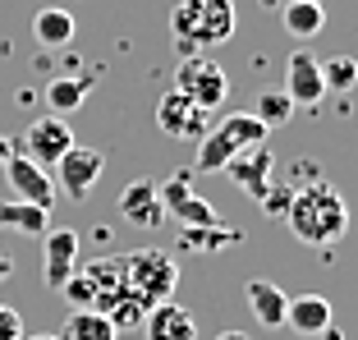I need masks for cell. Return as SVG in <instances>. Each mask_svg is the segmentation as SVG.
I'll return each mask as SVG.
<instances>
[{
  "instance_id": "1",
  "label": "cell",
  "mask_w": 358,
  "mask_h": 340,
  "mask_svg": "<svg viewBox=\"0 0 358 340\" xmlns=\"http://www.w3.org/2000/svg\"><path fill=\"white\" fill-rule=\"evenodd\" d=\"M289 230H294L299 244L308 248H331L336 239L349 234V202L336 184L327 180H313V184H299L294 189V202L285 212Z\"/></svg>"
},
{
  "instance_id": "2",
  "label": "cell",
  "mask_w": 358,
  "mask_h": 340,
  "mask_svg": "<svg viewBox=\"0 0 358 340\" xmlns=\"http://www.w3.org/2000/svg\"><path fill=\"white\" fill-rule=\"evenodd\" d=\"M271 129L253 115V111H230L225 120L207 125V134L198 139V170H225V161L239 157L243 148H257L266 143Z\"/></svg>"
},
{
  "instance_id": "3",
  "label": "cell",
  "mask_w": 358,
  "mask_h": 340,
  "mask_svg": "<svg viewBox=\"0 0 358 340\" xmlns=\"http://www.w3.org/2000/svg\"><path fill=\"white\" fill-rule=\"evenodd\" d=\"M120 267H124V290L143 304V309L166 304V299L175 295V285H179L175 257L161 253V248H134V253L120 257Z\"/></svg>"
},
{
  "instance_id": "4",
  "label": "cell",
  "mask_w": 358,
  "mask_h": 340,
  "mask_svg": "<svg viewBox=\"0 0 358 340\" xmlns=\"http://www.w3.org/2000/svg\"><path fill=\"white\" fill-rule=\"evenodd\" d=\"M175 92H184L189 101H198L202 111H216L225 101V92H230V78H225V69L216 60H207V55H184L175 69Z\"/></svg>"
},
{
  "instance_id": "5",
  "label": "cell",
  "mask_w": 358,
  "mask_h": 340,
  "mask_svg": "<svg viewBox=\"0 0 358 340\" xmlns=\"http://www.w3.org/2000/svg\"><path fill=\"white\" fill-rule=\"evenodd\" d=\"M157 202H161L166 216L179 221V230H184V225H216L221 221L216 207H211L202 193H193V170H179V175H170L166 184H157Z\"/></svg>"
},
{
  "instance_id": "6",
  "label": "cell",
  "mask_w": 358,
  "mask_h": 340,
  "mask_svg": "<svg viewBox=\"0 0 358 340\" xmlns=\"http://www.w3.org/2000/svg\"><path fill=\"white\" fill-rule=\"evenodd\" d=\"M101 170H106V157L96 148H69L60 161H55V180H60V193L64 198H74L83 202L87 193L96 189V180H101Z\"/></svg>"
},
{
  "instance_id": "7",
  "label": "cell",
  "mask_w": 358,
  "mask_h": 340,
  "mask_svg": "<svg viewBox=\"0 0 358 340\" xmlns=\"http://www.w3.org/2000/svg\"><path fill=\"white\" fill-rule=\"evenodd\" d=\"M157 125H161V134L166 139H179V143H198L202 134H207V111L198 106V101H189L184 92H175L170 87L166 97L157 101Z\"/></svg>"
},
{
  "instance_id": "8",
  "label": "cell",
  "mask_w": 358,
  "mask_h": 340,
  "mask_svg": "<svg viewBox=\"0 0 358 340\" xmlns=\"http://www.w3.org/2000/svg\"><path fill=\"white\" fill-rule=\"evenodd\" d=\"M74 148V129H69V120L60 115H42V120H32L28 134H23V157L37 161V166H55V161L64 157V152Z\"/></svg>"
},
{
  "instance_id": "9",
  "label": "cell",
  "mask_w": 358,
  "mask_h": 340,
  "mask_svg": "<svg viewBox=\"0 0 358 340\" xmlns=\"http://www.w3.org/2000/svg\"><path fill=\"white\" fill-rule=\"evenodd\" d=\"M74 271H78V230L55 225V230L42 234V276L51 290H60Z\"/></svg>"
},
{
  "instance_id": "10",
  "label": "cell",
  "mask_w": 358,
  "mask_h": 340,
  "mask_svg": "<svg viewBox=\"0 0 358 340\" xmlns=\"http://www.w3.org/2000/svg\"><path fill=\"white\" fill-rule=\"evenodd\" d=\"M271 166H275L271 148H266V143H257V148H243L239 157L225 161V175H230V180H234L243 193H248V198L257 202L266 189H271Z\"/></svg>"
},
{
  "instance_id": "11",
  "label": "cell",
  "mask_w": 358,
  "mask_h": 340,
  "mask_svg": "<svg viewBox=\"0 0 358 340\" xmlns=\"http://www.w3.org/2000/svg\"><path fill=\"white\" fill-rule=\"evenodd\" d=\"M285 97L299 106L313 111L322 97H327V83H322V64L313 60V51H294L289 55V64H285Z\"/></svg>"
},
{
  "instance_id": "12",
  "label": "cell",
  "mask_w": 358,
  "mask_h": 340,
  "mask_svg": "<svg viewBox=\"0 0 358 340\" xmlns=\"http://www.w3.org/2000/svg\"><path fill=\"white\" fill-rule=\"evenodd\" d=\"M5 175H10V189H14L19 202H32V207H46V212H51L55 184L46 180V170L37 166V161H28L23 152H14V157L5 161Z\"/></svg>"
},
{
  "instance_id": "13",
  "label": "cell",
  "mask_w": 358,
  "mask_h": 340,
  "mask_svg": "<svg viewBox=\"0 0 358 340\" xmlns=\"http://www.w3.org/2000/svg\"><path fill=\"white\" fill-rule=\"evenodd\" d=\"M234 37V0H198L193 14V51L198 46H221Z\"/></svg>"
},
{
  "instance_id": "14",
  "label": "cell",
  "mask_w": 358,
  "mask_h": 340,
  "mask_svg": "<svg viewBox=\"0 0 358 340\" xmlns=\"http://www.w3.org/2000/svg\"><path fill=\"white\" fill-rule=\"evenodd\" d=\"M143 336H148V340H198V322H193L189 309H179L175 299H166V304L148 309V318H143Z\"/></svg>"
},
{
  "instance_id": "15",
  "label": "cell",
  "mask_w": 358,
  "mask_h": 340,
  "mask_svg": "<svg viewBox=\"0 0 358 340\" xmlns=\"http://www.w3.org/2000/svg\"><path fill=\"white\" fill-rule=\"evenodd\" d=\"M285 327L299 331V336H322L331 327V299L327 295H299L289 299L285 309Z\"/></svg>"
},
{
  "instance_id": "16",
  "label": "cell",
  "mask_w": 358,
  "mask_h": 340,
  "mask_svg": "<svg viewBox=\"0 0 358 340\" xmlns=\"http://www.w3.org/2000/svg\"><path fill=\"white\" fill-rule=\"evenodd\" d=\"M243 295H248V309H253V318L262 322V327H285V309H289V295H285L280 285H271V281L253 276L248 285H243Z\"/></svg>"
},
{
  "instance_id": "17",
  "label": "cell",
  "mask_w": 358,
  "mask_h": 340,
  "mask_svg": "<svg viewBox=\"0 0 358 340\" xmlns=\"http://www.w3.org/2000/svg\"><path fill=\"white\" fill-rule=\"evenodd\" d=\"M32 37H37V46H46V51L69 46L74 42V14L64 10V5H42V10L32 14Z\"/></svg>"
},
{
  "instance_id": "18",
  "label": "cell",
  "mask_w": 358,
  "mask_h": 340,
  "mask_svg": "<svg viewBox=\"0 0 358 340\" xmlns=\"http://www.w3.org/2000/svg\"><path fill=\"white\" fill-rule=\"evenodd\" d=\"M120 212H124L134 225H148V230L161 225L166 212H161V202H157V184L152 180H134L124 193H120Z\"/></svg>"
},
{
  "instance_id": "19",
  "label": "cell",
  "mask_w": 358,
  "mask_h": 340,
  "mask_svg": "<svg viewBox=\"0 0 358 340\" xmlns=\"http://www.w3.org/2000/svg\"><path fill=\"white\" fill-rule=\"evenodd\" d=\"M243 234L239 230H230V225H184L179 230V253H216V248H230V244H239Z\"/></svg>"
},
{
  "instance_id": "20",
  "label": "cell",
  "mask_w": 358,
  "mask_h": 340,
  "mask_svg": "<svg viewBox=\"0 0 358 340\" xmlns=\"http://www.w3.org/2000/svg\"><path fill=\"white\" fill-rule=\"evenodd\" d=\"M87 92H92V78L87 74H55L46 83V106H51V115H74Z\"/></svg>"
},
{
  "instance_id": "21",
  "label": "cell",
  "mask_w": 358,
  "mask_h": 340,
  "mask_svg": "<svg viewBox=\"0 0 358 340\" xmlns=\"http://www.w3.org/2000/svg\"><path fill=\"white\" fill-rule=\"evenodd\" d=\"M0 230L14 234H46L51 230V212L46 207H32V202H0Z\"/></svg>"
},
{
  "instance_id": "22",
  "label": "cell",
  "mask_w": 358,
  "mask_h": 340,
  "mask_svg": "<svg viewBox=\"0 0 358 340\" xmlns=\"http://www.w3.org/2000/svg\"><path fill=\"white\" fill-rule=\"evenodd\" d=\"M60 340H120V331L110 327V318L96 309H74L69 322H64Z\"/></svg>"
},
{
  "instance_id": "23",
  "label": "cell",
  "mask_w": 358,
  "mask_h": 340,
  "mask_svg": "<svg viewBox=\"0 0 358 340\" xmlns=\"http://www.w3.org/2000/svg\"><path fill=\"white\" fill-rule=\"evenodd\" d=\"M280 19H285V32L299 37V42H308V37H317V32L327 28V10L322 5H308V0H289L280 10Z\"/></svg>"
},
{
  "instance_id": "24",
  "label": "cell",
  "mask_w": 358,
  "mask_h": 340,
  "mask_svg": "<svg viewBox=\"0 0 358 340\" xmlns=\"http://www.w3.org/2000/svg\"><path fill=\"white\" fill-rule=\"evenodd\" d=\"M322 83H327V92H354L358 87V60L354 55H331L322 64Z\"/></svg>"
},
{
  "instance_id": "25",
  "label": "cell",
  "mask_w": 358,
  "mask_h": 340,
  "mask_svg": "<svg viewBox=\"0 0 358 340\" xmlns=\"http://www.w3.org/2000/svg\"><path fill=\"white\" fill-rule=\"evenodd\" d=\"M253 115L262 120L266 129H280V125L294 120V101H289L285 92H262V97H257V106H253Z\"/></svg>"
},
{
  "instance_id": "26",
  "label": "cell",
  "mask_w": 358,
  "mask_h": 340,
  "mask_svg": "<svg viewBox=\"0 0 358 340\" xmlns=\"http://www.w3.org/2000/svg\"><path fill=\"white\" fill-rule=\"evenodd\" d=\"M289 202H294V184H275V189H266L262 198H257V207H262L266 216H285Z\"/></svg>"
},
{
  "instance_id": "27",
  "label": "cell",
  "mask_w": 358,
  "mask_h": 340,
  "mask_svg": "<svg viewBox=\"0 0 358 340\" xmlns=\"http://www.w3.org/2000/svg\"><path fill=\"white\" fill-rule=\"evenodd\" d=\"M60 290H64V299H69V304H78V309H92V304H96V295H92V281H87L83 271H74V276L64 281Z\"/></svg>"
},
{
  "instance_id": "28",
  "label": "cell",
  "mask_w": 358,
  "mask_h": 340,
  "mask_svg": "<svg viewBox=\"0 0 358 340\" xmlns=\"http://www.w3.org/2000/svg\"><path fill=\"white\" fill-rule=\"evenodd\" d=\"M0 340H23V318L0 304Z\"/></svg>"
},
{
  "instance_id": "29",
  "label": "cell",
  "mask_w": 358,
  "mask_h": 340,
  "mask_svg": "<svg viewBox=\"0 0 358 340\" xmlns=\"http://www.w3.org/2000/svg\"><path fill=\"white\" fill-rule=\"evenodd\" d=\"M14 152H19V148H14V143H10V139H0V166H5V161H10V157H14Z\"/></svg>"
},
{
  "instance_id": "30",
  "label": "cell",
  "mask_w": 358,
  "mask_h": 340,
  "mask_svg": "<svg viewBox=\"0 0 358 340\" xmlns=\"http://www.w3.org/2000/svg\"><path fill=\"white\" fill-rule=\"evenodd\" d=\"M10 271H14V257H10V253H0V281L10 276Z\"/></svg>"
},
{
  "instance_id": "31",
  "label": "cell",
  "mask_w": 358,
  "mask_h": 340,
  "mask_svg": "<svg viewBox=\"0 0 358 340\" xmlns=\"http://www.w3.org/2000/svg\"><path fill=\"white\" fill-rule=\"evenodd\" d=\"M216 340H248V336H243V331H221Z\"/></svg>"
},
{
  "instance_id": "32",
  "label": "cell",
  "mask_w": 358,
  "mask_h": 340,
  "mask_svg": "<svg viewBox=\"0 0 358 340\" xmlns=\"http://www.w3.org/2000/svg\"><path fill=\"white\" fill-rule=\"evenodd\" d=\"M23 340H60V336H51V331H46V336H23Z\"/></svg>"
},
{
  "instance_id": "33",
  "label": "cell",
  "mask_w": 358,
  "mask_h": 340,
  "mask_svg": "<svg viewBox=\"0 0 358 340\" xmlns=\"http://www.w3.org/2000/svg\"><path fill=\"white\" fill-rule=\"evenodd\" d=\"M262 5H280V0H262Z\"/></svg>"
},
{
  "instance_id": "34",
  "label": "cell",
  "mask_w": 358,
  "mask_h": 340,
  "mask_svg": "<svg viewBox=\"0 0 358 340\" xmlns=\"http://www.w3.org/2000/svg\"><path fill=\"white\" fill-rule=\"evenodd\" d=\"M308 5H322V0H308Z\"/></svg>"
}]
</instances>
